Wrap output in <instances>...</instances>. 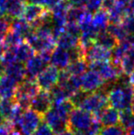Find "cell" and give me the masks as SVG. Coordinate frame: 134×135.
<instances>
[{"mask_svg":"<svg viewBox=\"0 0 134 135\" xmlns=\"http://www.w3.org/2000/svg\"><path fill=\"white\" fill-rule=\"evenodd\" d=\"M24 41V39L18 34L17 32L13 31L12 30H9L7 31V33L6 34L5 38H4V41L6 42V44L7 45L8 48L11 47H17L18 45H19L20 43H22Z\"/></svg>","mask_w":134,"mask_h":135,"instance_id":"f1b7e54d","label":"cell"},{"mask_svg":"<svg viewBox=\"0 0 134 135\" xmlns=\"http://www.w3.org/2000/svg\"><path fill=\"white\" fill-rule=\"evenodd\" d=\"M59 69L54 65H48L37 77L35 81L41 90L50 91L58 84Z\"/></svg>","mask_w":134,"mask_h":135,"instance_id":"ba28073f","label":"cell"},{"mask_svg":"<svg viewBox=\"0 0 134 135\" xmlns=\"http://www.w3.org/2000/svg\"><path fill=\"white\" fill-rule=\"evenodd\" d=\"M120 124L126 131L134 127V113L131 110V108H126V109L120 110Z\"/></svg>","mask_w":134,"mask_h":135,"instance_id":"4316f807","label":"cell"},{"mask_svg":"<svg viewBox=\"0 0 134 135\" xmlns=\"http://www.w3.org/2000/svg\"><path fill=\"white\" fill-rule=\"evenodd\" d=\"M7 49H8V47H7V45L6 44L4 40H1V41H0V57L7 52Z\"/></svg>","mask_w":134,"mask_h":135,"instance_id":"ab89813d","label":"cell"},{"mask_svg":"<svg viewBox=\"0 0 134 135\" xmlns=\"http://www.w3.org/2000/svg\"><path fill=\"white\" fill-rule=\"evenodd\" d=\"M33 135H54V133L52 131V129L46 123L43 122L41 123V125L38 127V129L33 133Z\"/></svg>","mask_w":134,"mask_h":135,"instance_id":"d590c367","label":"cell"},{"mask_svg":"<svg viewBox=\"0 0 134 135\" xmlns=\"http://www.w3.org/2000/svg\"><path fill=\"white\" fill-rule=\"evenodd\" d=\"M90 70L97 73L103 78L105 83L115 82L123 74L120 65L113 64L109 61H98L88 64Z\"/></svg>","mask_w":134,"mask_h":135,"instance_id":"5b68a950","label":"cell"},{"mask_svg":"<svg viewBox=\"0 0 134 135\" xmlns=\"http://www.w3.org/2000/svg\"><path fill=\"white\" fill-rule=\"evenodd\" d=\"M18 85L14 79L3 74L0 78V98H14Z\"/></svg>","mask_w":134,"mask_h":135,"instance_id":"2e32d148","label":"cell"},{"mask_svg":"<svg viewBox=\"0 0 134 135\" xmlns=\"http://www.w3.org/2000/svg\"><path fill=\"white\" fill-rule=\"evenodd\" d=\"M127 135H134V127L127 131Z\"/></svg>","mask_w":134,"mask_h":135,"instance_id":"f6af8a7d","label":"cell"},{"mask_svg":"<svg viewBox=\"0 0 134 135\" xmlns=\"http://www.w3.org/2000/svg\"><path fill=\"white\" fill-rule=\"evenodd\" d=\"M81 89L87 93H94L100 90L105 85L103 78L96 72L86 71L80 76Z\"/></svg>","mask_w":134,"mask_h":135,"instance_id":"9c48e42d","label":"cell"},{"mask_svg":"<svg viewBox=\"0 0 134 135\" xmlns=\"http://www.w3.org/2000/svg\"><path fill=\"white\" fill-rule=\"evenodd\" d=\"M88 62L85 58L77 59V60L72 61L69 65L65 68V70L73 76H81L87 70Z\"/></svg>","mask_w":134,"mask_h":135,"instance_id":"cb8c5ba5","label":"cell"},{"mask_svg":"<svg viewBox=\"0 0 134 135\" xmlns=\"http://www.w3.org/2000/svg\"><path fill=\"white\" fill-rule=\"evenodd\" d=\"M56 135H75V134L73 133L72 131H70L69 129H67V130H65L64 132H60V133H57Z\"/></svg>","mask_w":134,"mask_h":135,"instance_id":"ee69618b","label":"cell"},{"mask_svg":"<svg viewBox=\"0 0 134 135\" xmlns=\"http://www.w3.org/2000/svg\"><path fill=\"white\" fill-rule=\"evenodd\" d=\"M3 71H2V69H1V68H0V78H1V76H2V75H3Z\"/></svg>","mask_w":134,"mask_h":135,"instance_id":"c3c4849f","label":"cell"},{"mask_svg":"<svg viewBox=\"0 0 134 135\" xmlns=\"http://www.w3.org/2000/svg\"><path fill=\"white\" fill-rule=\"evenodd\" d=\"M70 7H85L87 0H67Z\"/></svg>","mask_w":134,"mask_h":135,"instance_id":"8d00e7d4","label":"cell"},{"mask_svg":"<svg viewBox=\"0 0 134 135\" xmlns=\"http://www.w3.org/2000/svg\"><path fill=\"white\" fill-rule=\"evenodd\" d=\"M107 30L111 35L114 36L115 39L118 42L124 41L127 38V36L129 35L127 33V31L125 30V28H123L121 22L120 23H109L107 28Z\"/></svg>","mask_w":134,"mask_h":135,"instance_id":"484cf974","label":"cell"},{"mask_svg":"<svg viewBox=\"0 0 134 135\" xmlns=\"http://www.w3.org/2000/svg\"><path fill=\"white\" fill-rule=\"evenodd\" d=\"M88 94H89V93L86 92V91L82 90V89H79L77 92H75V94L69 98V100L72 102V104H73L75 108H80Z\"/></svg>","mask_w":134,"mask_h":135,"instance_id":"4dcf8cb0","label":"cell"},{"mask_svg":"<svg viewBox=\"0 0 134 135\" xmlns=\"http://www.w3.org/2000/svg\"><path fill=\"white\" fill-rule=\"evenodd\" d=\"M73 108L75 107L72 102L67 99L52 106V108L43 115L44 122L52 129L54 134L64 132L68 129V119Z\"/></svg>","mask_w":134,"mask_h":135,"instance_id":"6da1fadb","label":"cell"},{"mask_svg":"<svg viewBox=\"0 0 134 135\" xmlns=\"http://www.w3.org/2000/svg\"><path fill=\"white\" fill-rule=\"evenodd\" d=\"M128 11L129 14L134 15V0H130L128 3Z\"/></svg>","mask_w":134,"mask_h":135,"instance_id":"7bdbcfd3","label":"cell"},{"mask_svg":"<svg viewBox=\"0 0 134 135\" xmlns=\"http://www.w3.org/2000/svg\"><path fill=\"white\" fill-rule=\"evenodd\" d=\"M52 52H37L29 61L26 62V78L35 80L36 77L48 66Z\"/></svg>","mask_w":134,"mask_h":135,"instance_id":"52a82bcc","label":"cell"},{"mask_svg":"<svg viewBox=\"0 0 134 135\" xmlns=\"http://www.w3.org/2000/svg\"><path fill=\"white\" fill-rule=\"evenodd\" d=\"M28 0H7L6 15L11 18H21Z\"/></svg>","mask_w":134,"mask_h":135,"instance_id":"e0dca14e","label":"cell"},{"mask_svg":"<svg viewBox=\"0 0 134 135\" xmlns=\"http://www.w3.org/2000/svg\"><path fill=\"white\" fill-rule=\"evenodd\" d=\"M50 62L52 65H54L58 69H65L71 62L69 51L56 46L51 54Z\"/></svg>","mask_w":134,"mask_h":135,"instance_id":"7c38bea8","label":"cell"},{"mask_svg":"<svg viewBox=\"0 0 134 135\" xmlns=\"http://www.w3.org/2000/svg\"><path fill=\"white\" fill-rule=\"evenodd\" d=\"M131 110H132V112L134 113V93H133V99H132V103H131Z\"/></svg>","mask_w":134,"mask_h":135,"instance_id":"7dc6e473","label":"cell"},{"mask_svg":"<svg viewBox=\"0 0 134 135\" xmlns=\"http://www.w3.org/2000/svg\"><path fill=\"white\" fill-rule=\"evenodd\" d=\"M46 10L47 9L42 6L29 3L25 6L21 18H23L26 21H28L31 25H32L43 16Z\"/></svg>","mask_w":134,"mask_h":135,"instance_id":"4fadbf2b","label":"cell"},{"mask_svg":"<svg viewBox=\"0 0 134 135\" xmlns=\"http://www.w3.org/2000/svg\"><path fill=\"white\" fill-rule=\"evenodd\" d=\"M5 119H4V118L3 117H2V115H1V114H0V126H1V125L2 124H3V123L4 122H5Z\"/></svg>","mask_w":134,"mask_h":135,"instance_id":"bcb514c9","label":"cell"},{"mask_svg":"<svg viewBox=\"0 0 134 135\" xmlns=\"http://www.w3.org/2000/svg\"><path fill=\"white\" fill-rule=\"evenodd\" d=\"M12 18L7 16H3L0 18V41L4 40L6 34L10 30V23Z\"/></svg>","mask_w":134,"mask_h":135,"instance_id":"1f68e13d","label":"cell"},{"mask_svg":"<svg viewBox=\"0 0 134 135\" xmlns=\"http://www.w3.org/2000/svg\"><path fill=\"white\" fill-rule=\"evenodd\" d=\"M121 24L128 34L134 35V15L129 14L122 20Z\"/></svg>","mask_w":134,"mask_h":135,"instance_id":"836d02e7","label":"cell"},{"mask_svg":"<svg viewBox=\"0 0 134 135\" xmlns=\"http://www.w3.org/2000/svg\"><path fill=\"white\" fill-rule=\"evenodd\" d=\"M1 17H2V16H1V15H0V18H1Z\"/></svg>","mask_w":134,"mask_h":135,"instance_id":"681fc988","label":"cell"},{"mask_svg":"<svg viewBox=\"0 0 134 135\" xmlns=\"http://www.w3.org/2000/svg\"><path fill=\"white\" fill-rule=\"evenodd\" d=\"M99 135H127V131L120 124L114 126H107L100 130Z\"/></svg>","mask_w":134,"mask_h":135,"instance_id":"f546056e","label":"cell"},{"mask_svg":"<svg viewBox=\"0 0 134 135\" xmlns=\"http://www.w3.org/2000/svg\"><path fill=\"white\" fill-rule=\"evenodd\" d=\"M52 106V101L51 98L49 91L39 90L32 98L31 102V109L41 115H44Z\"/></svg>","mask_w":134,"mask_h":135,"instance_id":"30bf717a","label":"cell"},{"mask_svg":"<svg viewBox=\"0 0 134 135\" xmlns=\"http://www.w3.org/2000/svg\"><path fill=\"white\" fill-rule=\"evenodd\" d=\"M85 59L89 62H98V61L111 60V51L105 49L97 44H94L85 52Z\"/></svg>","mask_w":134,"mask_h":135,"instance_id":"8fae6325","label":"cell"},{"mask_svg":"<svg viewBox=\"0 0 134 135\" xmlns=\"http://www.w3.org/2000/svg\"><path fill=\"white\" fill-rule=\"evenodd\" d=\"M117 0H103V5H102V9L108 12L111 8L115 6Z\"/></svg>","mask_w":134,"mask_h":135,"instance_id":"74e56055","label":"cell"},{"mask_svg":"<svg viewBox=\"0 0 134 135\" xmlns=\"http://www.w3.org/2000/svg\"><path fill=\"white\" fill-rule=\"evenodd\" d=\"M102 5H103V0H87L85 8L91 14H94L97 11L100 10Z\"/></svg>","mask_w":134,"mask_h":135,"instance_id":"e575fe53","label":"cell"},{"mask_svg":"<svg viewBox=\"0 0 134 135\" xmlns=\"http://www.w3.org/2000/svg\"><path fill=\"white\" fill-rule=\"evenodd\" d=\"M6 5L7 0H0V15L2 17L6 15Z\"/></svg>","mask_w":134,"mask_h":135,"instance_id":"60d3db41","label":"cell"},{"mask_svg":"<svg viewBox=\"0 0 134 135\" xmlns=\"http://www.w3.org/2000/svg\"><path fill=\"white\" fill-rule=\"evenodd\" d=\"M18 105L14 98H2L0 100V114L6 121H9Z\"/></svg>","mask_w":134,"mask_h":135,"instance_id":"d6986e66","label":"cell"},{"mask_svg":"<svg viewBox=\"0 0 134 135\" xmlns=\"http://www.w3.org/2000/svg\"><path fill=\"white\" fill-rule=\"evenodd\" d=\"M109 24L108 13L104 9L95 12L92 15V26L98 32L106 30Z\"/></svg>","mask_w":134,"mask_h":135,"instance_id":"ffe728a7","label":"cell"},{"mask_svg":"<svg viewBox=\"0 0 134 135\" xmlns=\"http://www.w3.org/2000/svg\"><path fill=\"white\" fill-rule=\"evenodd\" d=\"M79 45V37L64 31L56 40V46L64 50H71Z\"/></svg>","mask_w":134,"mask_h":135,"instance_id":"44dd1931","label":"cell"},{"mask_svg":"<svg viewBox=\"0 0 134 135\" xmlns=\"http://www.w3.org/2000/svg\"><path fill=\"white\" fill-rule=\"evenodd\" d=\"M28 2L31 4H36V5L42 6L44 7L45 5H46V0H28Z\"/></svg>","mask_w":134,"mask_h":135,"instance_id":"b9f144b4","label":"cell"},{"mask_svg":"<svg viewBox=\"0 0 134 135\" xmlns=\"http://www.w3.org/2000/svg\"><path fill=\"white\" fill-rule=\"evenodd\" d=\"M35 51L32 49V47L26 41L22 42L17 47H15V54H16L17 62H20L22 64H25L27 61L34 55Z\"/></svg>","mask_w":134,"mask_h":135,"instance_id":"603a6c76","label":"cell"},{"mask_svg":"<svg viewBox=\"0 0 134 135\" xmlns=\"http://www.w3.org/2000/svg\"><path fill=\"white\" fill-rule=\"evenodd\" d=\"M134 87L131 84L118 85L114 82L113 86L107 91V100L110 107L118 110L131 108L133 99Z\"/></svg>","mask_w":134,"mask_h":135,"instance_id":"7a4b0ae2","label":"cell"},{"mask_svg":"<svg viewBox=\"0 0 134 135\" xmlns=\"http://www.w3.org/2000/svg\"><path fill=\"white\" fill-rule=\"evenodd\" d=\"M86 12V9L84 7H70L67 11V23H75L79 25Z\"/></svg>","mask_w":134,"mask_h":135,"instance_id":"d4e9b609","label":"cell"},{"mask_svg":"<svg viewBox=\"0 0 134 135\" xmlns=\"http://www.w3.org/2000/svg\"><path fill=\"white\" fill-rule=\"evenodd\" d=\"M101 130V124L98 120H96L89 128L86 129V130L82 131V132H78L73 133L75 135H99Z\"/></svg>","mask_w":134,"mask_h":135,"instance_id":"d6a6232c","label":"cell"},{"mask_svg":"<svg viewBox=\"0 0 134 135\" xmlns=\"http://www.w3.org/2000/svg\"><path fill=\"white\" fill-rule=\"evenodd\" d=\"M10 30L19 34L24 40L33 31V28L28 21H26L23 18H12L10 23Z\"/></svg>","mask_w":134,"mask_h":135,"instance_id":"ac0fdd59","label":"cell"},{"mask_svg":"<svg viewBox=\"0 0 134 135\" xmlns=\"http://www.w3.org/2000/svg\"><path fill=\"white\" fill-rule=\"evenodd\" d=\"M118 41L107 30L99 32L97 36V39H96V44L99 45L105 49H107L109 51L113 50L118 45Z\"/></svg>","mask_w":134,"mask_h":135,"instance_id":"7402d4cb","label":"cell"},{"mask_svg":"<svg viewBox=\"0 0 134 135\" xmlns=\"http://www.w3.org/2000/svg\"><path fill=\"white\" fill-rule=\"evenodd\" d=\"M108 106L107 95L102 89L94 93H89L84 102L82 103L80 108L89 111L96 118Z\"/></svg>","mask_w":134,"mask_h":135,"instance_id":"8992f818","label":"cell"},{"mask_svg":"<svg viewBox=\"0 0 134 135\" xmlns=\"http://www.w3.org/2000/svg\"><path fill=\"white\" fill-rule=\"evenodd\" d=\"M96 119L100 122L104 127L114 126L120 124V112L118 109L110 107L106 108Z\"/></svg>","mask_w":134,"mask_h":135,"instance_id":"9a60e30c","label":"cell"},{"mask_svg":"<svg viewBox=\"0 0 134 135\" xmlns=\"http://www.w3.org/2000/svg\"><path fill=\"white\" fill-rule=\"evenodd\" d=\"M4 75L11 77L17 83L19 84L24 79H26V69L25 64L20 62H14L9 65L6 66L3 70Z\"/></svg>","mask_w":134,"mask_h":135,"instance_id":"5bb4252c","label":"cell"},{"mask_svg":"<svg viewBox=\"0 0 134 135\" xmlns=\"http://www.w3.org/2000/svg\"><path fill=\"white\" fill-rule=\"evenodd\" d=\"M96 120L97 119L89 111L80 108H73L68 119V129L72 131L73 133L82 132L89 128Z\"/></svg>","mask_w":134,"mask_h":135,"instance_id":"3957f363","label":"cell"},{"mask_svg":"<svg viewBox=\"0 0 134 135\" xmlns=\"http://www.w3.org/2000/svg\"><path fill=\"white\" fill-rule=\"evenodd\" d=\"M50 93L51 98H52V105H56V104H59L61 102L64 101V100L69 99V97H68L67 93L65 92V90L60 85H56L49 91Z\"/></svg>","mask_w":134,"mask_h":135,"instance_id":"83f0119b","label":"cell"},{"mask_svg":"<svg viewBox=\"0 0 134 135\" xmlns=\"http://www.w3.org/2000/svg\"><path fill=\"white\" fill-rule=\"evenodd\" d=\"M63 1H64V0H46L45 8L51 10L52 7H54L55 6H57L58 4H60L61 2H63Z\"/></svg>","mask_w":134,"mask_h":135,"instance_id":"f35d334b","label":"cell"},{"mask_svg":"<svg viewBox=\"0 0 134 135\" xmlns=\"http://www.w3.org/2000/svg\"><path fill=\"white\" fill-rule=\"evenodd\" d=\"M43 116L32 109L24 110L15 129L21 135H33L42 121Z\"/></svg>","mask_w":134,"mask_h":135,"instance_id":"277c9868","label":"cell"}]
</instances>
